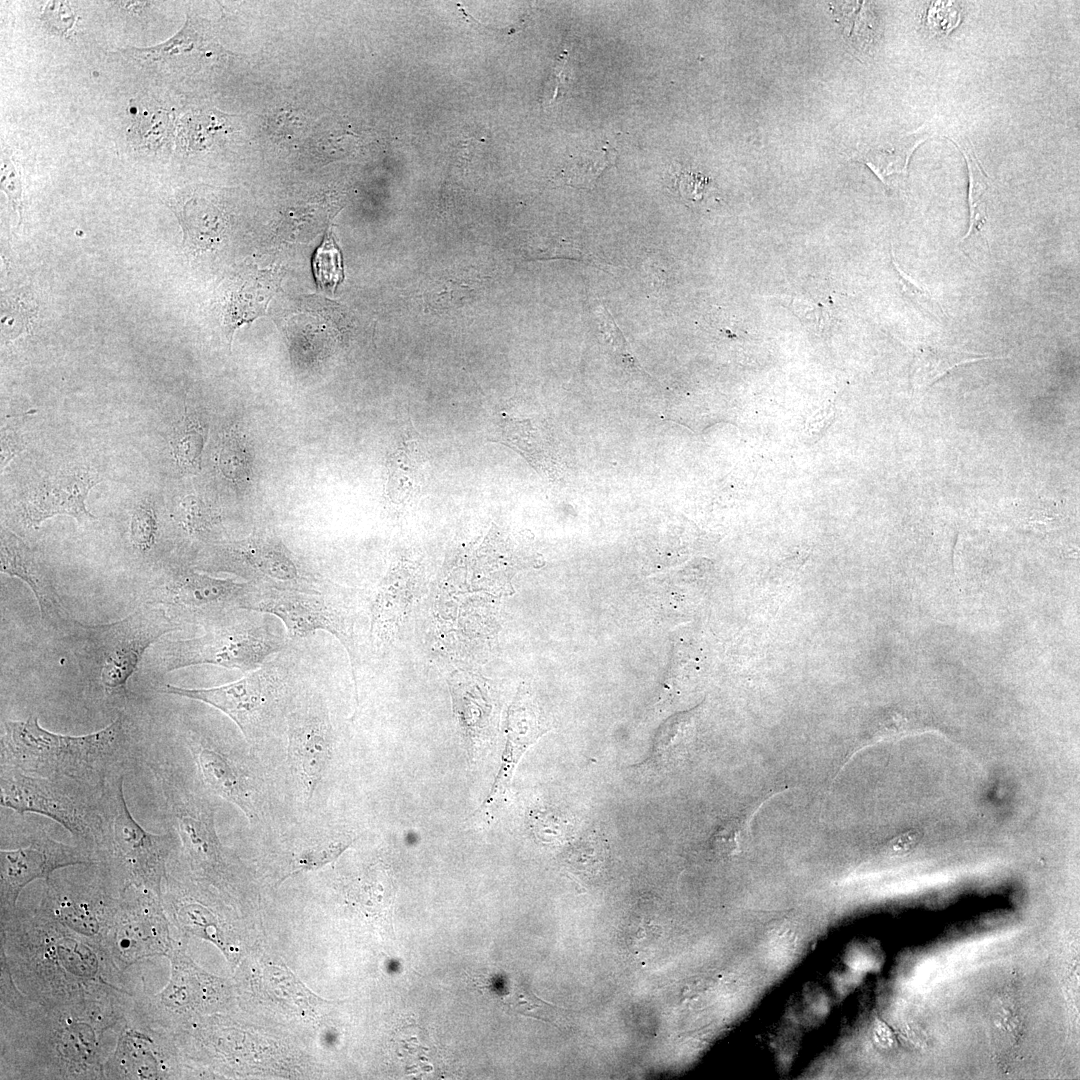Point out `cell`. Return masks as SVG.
Returning a JSON list of instances; mask_svg holds the SVG:
<instances>
[{"mask_svg": "<svg viewBox=\"0 0 1080 1080\" xmlns=\"http://www.w3.org/2000/svg\"><path fill=\"white\" fill-rule=\"evenodd\" d=\"M352 843L351 839H340L320 844L300 853L297 857V869L292 873L320 868L336 860Z\"/></svg>", "mask_w": 1080, "mask_h": 1080, "instance_id": "836d02e7", "label": "cell"}, {"mask_svg": "<svg viewBox=\"0 0 1080 1080\" xmlns=\"http://www.w3.org/2000/svg\"><path fill=\"white\" fill-rule=\"evenodd\" d=\"M425 456L414 438H407L388 459L386 496L397 506L404 507L418 497L424 479Z\"/></svg>", "mask_w": 1080, "mask_h": 1080, "instance_id": "d6986e66", "label": "cell"}, {"mask_svg": "<svg viewBox=\"0 0 1080 1080\" xmlns=\"http://www.w3.org/2000/svg\"><path fill=\"white\" fill-rule=\"evenodd\" d=\"M164 793L171 805L180 836L191 855L206 861L216 859L218 843L211 812L192 799L179 796L173 787H165Z\"/></svg>", "mask_w": 1080, "mask_h": 1080, "instance_id": "e0dca14e", "label": "cell"}, {"mask_svg": "<svg viewBox=\"0 0 1080 1080\" xmlns=\"http://www.w3.org/2000/svg\"><path fill=\"white\" fill-rule=\"evenodd\" d=\"M990 358L985 354L949 347L924 346L918 350L915 357L913 384L917 390L925 391L953 368Z\"/></svg>", "mask_w": 1080, "mask_h": 1080, "instance_id": "603a6c76", "label": "cell"}, {"mask_svg": "<svg viewBox=\"0 0 1080 1080\" xmlns=\"http://www.w3.org/2000/svg\"><path fill=\"white\" fill-rule=\"evenodd\" d=\"M517 450L538 470L551 473L554 467L552 450L545 436L529 420L509 419L502 422L500 436L495 439Z\"/></svg>", "mask_w": 1080, "mask_h": 1080, "instance_id": "7402d4cb", "label": "cell"}, {"mask_svg": "<svg viewBox=\"0 0 1080 1080\" xmlns=\"http://www.w3.org/2000/svg\"><path fill=\"white\" fill-rule=\"evenodd\" d=\"M1 572L17 577L32 590L39 604L42 618L58 626H75L64 611L52 575L39 561L35 552L16 534L1 530Z\"/></svg>", "mask_w": 1080, "mask_h": 1080, "instance_id": "5bb4252c", "label": "cell"}, {"mask_svg": "<svg viewBox=\"0 0 1080 1080\" xmlns=\"http://www.w3.org/2000/svg\"><path fill=\"white\" fill-rule=\"evenodd\" d=\"M108 806L109 830L116 854L137 878L157 883L165 838L147 832L132 816L123 793V776L114 783Z\"/></svg>", "mask_w": 1080, "mask_h": 1080, "instance_id": "8fae6325", "label": "cell"}, {"mask_svg": "<svg viewBox=\"0 0 1080 1080\" xmlns=\"http://www.w3.org/2000/svg\"><path fill=\"white\" fill-rule=\"evenodd\" d=\"M873 1038L876 1044L882 1048H891L895 1043L892 1031L880 1021H877L873 1027Z\"/></svg>", "mask_w": 1080, "mask_h": 1080, "instance_id": "60d3db41", "label": "cell"}, {"mask_svg": "<svg viewBox=\"0 0 1080 1080\" xmlns=\"http://www.w3.org/2000/svg\"><path fill=\"white\" fill-rule=\"evenodd\" d=\"M1 739L5 766L58 781L98 778L116 760L125 732L120 718L104 729L81 736L50 732L34 715L25 721H6Z\"/></svg>", "mask_w": 1080, "mask_h": 1080, "instance_id": "6da1fadb", "label": "cell"}, {"mask_svg": "<svg viewBox=\"0 0 1080 1080\" xmlns=\"http://www.w3.org/2000/svg\"><path fill=\"white\" fill-rule=\"evenodd\" d=\"M218 465L221 473L231 481H243L250 472L249 454L241 437L235 431L227 433L222 441Z\"/></svg>", "mask_w": 1080, "mask_h": 1080, "instance_id": "f1b7e54d", "label": "cell"}, {"mask_svg": "<svg viewBox=\"0 0 1080 1080\" xmlns=\"http://www.w3.org/2000/svg\"><path fill=\"white\" fill-rule=\"evenodd\" d=\"M255 584L217 578L190 568L167 572L152 586L151 601L175 620L208 626L243 609Z\"/></svg>", "mask_w": 1080, "mask_h": 1080, "instance_id": "8992f818", "label": "cell"}, {"mask_svg": "<svg viewBox=\"0 0 1080 1080\" xmlns=\"http://www.w3.org/2000/svg\"><path fill=\"white\" fill-rule=\"evenodd\" d=\"M616 155L617 152L609 145L598 150L584 151L571 156L560 174L571 186L591 189L600 174L615 164Z\"/></svg>", "mask_w": 1080, "mask_h": 1080, "instance_id": "484cf974", "label": "cell"}, {"mask_svg": "<svg viewBox=\"0 0 1080 1080\" xmlns=\"http://www.w3.org/2000/svg\"><path fill=\"white\" fill-rule=\"evenodd\" d=\"M454 714L475 756L487 740L491 723L492 703L485 684L465 671H455L448 679ZM470 754V755H471Z\"/></svg>", "mask_w": 1080, "mask_h": 1080, "instance_id": "9a60e30c", "label": "cell"}, {"mask_svg": "<svg viewBox=\"0 0 1080 1080\" xmlns=\"http://www.w3.org/2000/svg\"><path fill=\"white\" fill-rule=\"evenodd\" d=\"M287 686L285 664L268 661L243 678L225 685L189 689L166 684L162 693L209 704L230 717L247 740L267 728L280 709Z\"/></svg>", "mask_w": 1080, "mask_h": 1080, "instance_id": "5b68a950", "label": "cell"}, {"mask_svg": "<svg viewBox=\"0 0 1080 1080\" xmlns=\"http://www.w3.org/2000/svg\"><path fill=\"white\" fill-rule=\"evenodd\" d=\"M261 280V278H258L253 280L250 284H244L238 291L236 297L233 298L232 304L230 305V314L232 316V321L235 324L234 329L243 322L250 321L265 311L267 303L273 293H270V290L262 293V291L270 289V286L261 285Z\"/></svg>", "mask_w": 1080, "mask_h": 1080, "instance_id": "83f0119b", "label": "cell"}, {"mask_svg": "<svg viewBox=\"0 0 1080 1080\" xmlns=\"http://www.w3.org/2000/svg\"><path fill=\"white\" fill-rule=\"evenodd\" d=\"M691 715H681L667 722L657 733L652 749L643 763L634 766L645 774L664 773L687 755Z\"/></svg>", "mask_w": 1080, "mask_h": 1080, "instance_id": "44dd1931", "label": "cell"}, {"mask_svg": "<svg viewBox=\"0 0 1080 1080\" xmlns=\"http://www.w3.org/2000/svg\"><path fill=\"white\" fill-rule=\"evenodd\" d=\"M156 533V511L153 504L146 500L139 504L133 512L130 523L131 541L136 549L147 552L155 544Z\"/></svg>", "mask_w": 1080, "mask_h": 1080, "instance_id": "4dcf8cb0", "label": "cell"}, {"mask_svg": "<svg viewBox=\"0 0 1080 1080\" xmlns=\"http://www.w3.org/2000/svg\"><path fill=\"white\" fill-rule=\"evenodd\" d=\"M176 518L189 535L206 532L214 524V518L206 505L196 496H186L180 502Z\"/></svg>", "mask_w": 1080, "mask_h": 1080, "instance_id": "d6a6232c", "label": "cell"}, {"mask_svg": "<svg viewBox=\"0 0 1080 1080\" xmlns=\"http://www.w3.org/2000/svg\"><path fill=\"white\" fill-rule=\"evenodd\" d=\"M902 288L907 297L920 309L939 317L944 315L941 305L922 287L915 283L909 276L903 273L897 266Z\"/></svg>", "mask_w": 1080, "mask_h": 1080, "instance_id": "d590c367", "label": "cell"}, {"mask_svg": "<svg viewBox=\"0 0 1080 1080\" xmlns=\"http://www.w3.org/2000/svg\"><path fill=\"white\" fill-rule=\"evenodd\" d=\"M43 18L53 29L62 32L72 27L75 21V16L66 2H49Z\"/></svg>", "mask_w": 1080, "mask_h": 1080, "instance_id": "74e56055", "label": "cell"}, {"mask_svg": "<svg viewBox=\"0 0 1080 1080\" xmlns=\"http://www.w3.org/2000/svg\"><path fill=\"white\" fill-rule=\"evenodd\" d=\"M771 793L755 807L723 821L708 839V848L720 858H729L741 851L742 843L751 835V822L759 809L777 794Z\"/></svg>", "mask_w": 1080, "mask_h": 1080, "instance_id": "cb8c5ba5", "label": "cell"}, {"mask_svg": "<svg viewBox=\"0 0 1080 1080\" xmlns=\"http://www.w3.org/2000/svg\"><path fill=\"white\" fill-rule=\"evenodd\" d=\"M56 781L32 777L17 769L4 766L1 772L0 804L18 813L44 815L67 829L72 835L86 838L91 826L83 805L76 803Z\"/></svg>", "mask_w": 1080, "mask_h": 1080, "instance_id": "52a82bcc", "label": "cell"}, {"mask_svg": "<svg viewBox=\"0 0 1080 1080\" xmlns=\"http://www.w3.org/2000/svg\"><path fill=\"white\" fill-rule=\"evenodd\" d=\"M243 609L276 616L291 638L304 637L318 630L329 632L346 649L355 676L359 656L354 635V616L333 593L256 585Z\"/></svg>", "mask_w": 1080, "mask_h": 1080, "instance_id": "277c9868", "label": "cell"}, {"mask_svg": "<svg viewBox=\"0 0 1080 1080\" xmlns=\"http://www.w3.org/2000/svg\"><path fill=\"white\" fill-rule=\"evenodd\" d=\"M178 628L161 606L148 602L121 620L79 625L74 633L75 654L105 696L124 697L146 650Z\"/></svg>", "mask_w": 1080, "mask_h": 1080, "instance_id": "7a4b0ae2", "label": "cell"}, {"mask_svg": "<svg viewBox=\"0 0 1080 1080\" xmlns=\"http://www.w3.org/2000/svg\"><path fill=\"white\" fill-rule=\"evenodd\" d=\"M958 146L965 155L969 170L968 201L970 207V226L968 233L964 237V239H966L975 228H980L986 220L983 195L987 191L988 182L983 172L980 170L972 151L966 146L959 144Z\"/></svg>", "mask_w": 1080, "mask_h": 1080, "instance_id": "f546056e", "label": "cell"}, {"mask_svg": "<svg viewBox=\"0 0 1080 1080\" xmlns=\"http://www.w3.org/2000/svg\"><path fill=\"white\" fill-rule=\"evenodd\" d=\"M54 912L60 921L78 933L92 936L99 930L98 920L85 902L65 898L58 902Z\"/></svg>", "mask_w": 1080, "mask_h": 1080, "instance_id": "1f68e13d", "label": "cell"}, {"mask_svg": "<svg viewBox=\"0 0 1080 1080\" xmlns=\"http://www.w3.org/2000/svg\"><path fill=\"white\" fill-rule=\"evenodd\" d=\"M705 176L689 171H681L678 174V184L681 194L689 200H699L707 186Z\"/></svg>", "mask_w": 1080, "mask_h": 1080, "instance_id": "f35d334b", "label": "cell"}, {"mask_svg": "<svg viewBox=\"0 0 1080 1080\" xmlns=\"http://www.w3.org/2000/svg\"><path fill=\"white\" fill-rule=\"evenodd\" d=\"M927 137L920 132L884 138L865 150L858 161L886 184V179L892 175L907 174L913 152Z\"/></svg>", "mask_w": 1080, "mask_h": 1080, "instance_id": "ffe728a7", "label": "cell"}, {"mask_svg": "<svg viewBox=\"0 0 1080 1080\" xmlns=\"http://www.w3.org/2000/svg\"><path fill=\"white\" fill-rule=\"evenodd\" d=\"M409 573L408 563H393L377 589L372 605L371 635L379 645L392 639L406 613L411 582Z\"/></svg>", "mask_w": 1080, "mask_h": 1080, "instance_id": "2e32d148", "label": "cell"}, {"mask_svg": "<svg viewBox=\"0 0 1080 1080\" xmlns=\"http://www.w3.org/2000/svg\"><path fill=\"white\" fill-rule=\"evenodd\" d=\"M289 757L307 799L320 782L333 748V729L323 701L306 699L287 715Z\"/></svg>", "mask_w": 1080, "mask_h": 1080, "instance_id": "ba28073f", "label": "cell"}, {"mask_svg": "<svg viewBox=\"0 0 1080 1080\" xmlns=\"http://www.w3.org/2000/svg\"><path fill=\"white\" fill-rule=\"evenodd\" d=\"M101 479L93 472L80 468L47 476L21 502V518L28 527L38 528L44 520L56 515H68L79 522L94 520L85 506V499Z\"/></svg>", "mask_w": 1080, "mask_h": 1080, "instance_id": "7c38bea8", "label": "cell"}, {"mask_svg": "<svg viewBox=\"0 0 1080 1080\" xmlns=\"http://www.w3.org/2000/svg\"><path fill=\"white\" fill-rule=\"evenodd\" d=\"M250 610L237 609L205 627L198 637L166 641L157 649V666L164 673L211 664L249 673L286 647V637Z\"/></svg>", "mask_w": 1080, "mask_h": 1080, "instance_id": "3957f363", "label": "cell"}, {"mask_svg": "<svg viewBox=\"0 0 1080 1080\" xmlns=\"http://www.w3.org/2000/svg\"><path fill=\"white\" fill-rule=\"evenodd\" d=\"M76 848L40 837L26 847L0 851L2 907H14L22 889L36 879L47 880L56 869L86 864Z\"/></svg>", "mask_w": 1080, "mask_h": 1080, "instance_id": "30bf717a", "label": "cell"}, {"mask_svg": "<svg viewBox=\"0 0 1080 1080\" xmlns=\"http://www.w3.org/2000/svg\"><path fill=\"white\" fill-rule=\"evenodd\" d=\"M23 448L21 440L14 432L7 429L3 430L1 436V469L3 470L12 457Z\"/></svg>", "mask_w": 1080, "mask_h": 1080, "instance_id": "ab89813d", "label": "cell"}, {"mask_svg": "<svg viewBox=\"0 0 1080 1080\" xmlns=\"http://www.w3.org/2000/svg\"><path fill=\"white\" fill-rule=\"evenodd\" d=\"M504 731L506 743L498 774L489 795L476 812L488 819L495 816L503 804L516 767L525 752L550 731L540 706L525 685L519 686L507 709Z\"/></svg>", "mask_w": 1080, "mask_h": 1080, "instance_id": "9c48e42d", "label": "cell"}, {"mask_svg": "<svg viewBox=\"0 0 1080 1080\" xmlns=\"http://www.w3.org/2000/svg\"><path fill=\"white\" fill-rule=\"evenodd\" d=\"M197 763L205 784L214 794L238 806L249 819L256 818L245 779L225 754L215 748L202 746L197 754Z\"/></svg>", "mask_w": 1080, "mask_h": 1080, "instance_id": "ac0fdd59", "label": "cell"}, {"mask_svg": "<svg viewBox=\"0 0 1080 1080\" xmlns=\"http://www.w3.org/2000/svg\"><path fill=\"white\" fill-rule=\"evenodd\" d=\"M90 952L87 947L67 941L60 946L59 953H61L62 960L66 964L67 968L74 971L78 975L91 976L97 969V964L94 955L81 958V956Z\"/></svg>", "mask_w": 1080, "mask_h": 1080, "instance_id": "e575fe53", "label": "cell"}, {"mask_svg": "<svg viewBox=\"0 0 1080 1080\" xmlns=\"http://www.w3.org/2000/svg\"><path fill=\"white\" fill-rule=\"evenodd\" d=\"M206 438L207 428L204 423L198 418L185 413L171 438L174 459L182 469L187 471L199 470Z\"/></svg>", "mask_w": 1080, "mask_h": 1080, "instance_id": "d4e9b609", "label": "cell"}, {"mask_svg": "<svg viewBox=\"0 0 1080 1080\" xmlns=\"http://www.w3.org/2000/svg\"><path fill=\"white\" fill-rule=\"evenodd\" d=\"M316 283L323 290L333 292L343 279L341 252L331 230L324 236L323 242L316 249L312 261Z\"/></svg>", "mask_w": 1080, "mask_h": 1080, "instance_id": "4316f807", "label": "cell"}, {"mask_svg": "<svg viewBox=\"0 0 1080 1080\" xmlns=\"http://www.w3.org/2000/svg\"><path fill=\"white\" fill-rule=\"evenodd\" d=\"M242 566L249 582L262 587L308 592L325 591L324 583L304 571L279 541L254 538L228 549Z\"/></svg>", "mask_w": 1080, "mask_h": 1080, "instance_id": "4fadbf2b", "label": "cell"}, {"mask_svg": "<svg viewBox=\"0 0 1080 1080\" xmlns=\"http://www.w3.org/2000/svg\"><path fill=\"white\" fill-rule=\"evenodd\" d=\"M1 186L9 198L14 210L18 211L22 219V185L20 176L6 154L1 156Z\"/></svg>", "mask_w": 1080, "mask_h": 1080, "instance_id": "8d00e7d4", "label": "cell"}]
</instances>
